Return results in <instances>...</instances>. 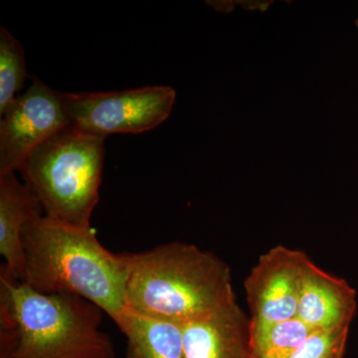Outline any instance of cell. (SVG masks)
<instances>
[{
  "label": "cell",
  "instance_id": "4fadbf2b",
  "mask_svg": "<svg viewBox=\"0 0 358 358\" xmlns=\"http://www.w3.org/2000/svg\"><path fill=\"white\" fill-rule=\"evenodd\" d=\"M27 78L22 45L0 27V115L17 98Z\"/></svg>",
  "mask_w": 358,
  "mask_h": 358
},
{
  "label": "cell",
  "instance_id": "277c9868",
  "mask_svg": "<svg viewBox=\"0 0 358 358\" xmlns=\"http://www.w3.org/2000/svg\"><path fill=\"white\" fill-rule=\"evenodd\" d=\"M105 140L69 126L37 148L20 173L45 215L91 227L102 182Z\"/></svg>",
  "mask_w": 358,
  "mask_h": 358
},
{
  "label": "cell",
  "instance_id": "52a82bcc",
  "mask_svg": "<svg viewBox=\"0 0 358 358\" xmlns=\"http://www.w3.org/2000/svg\"><path fill=\"white\" fill-rule=\"evenodd\" d=\"M310 261L305 252L282 245L260 257L244 282L250 334L296 319L303 275Z\"/></svg>",
  "mask_w": 358,
  "mask_h": 358
},
{
  "label": "cell",
  "instance_id": "7c38bea8",
  "mask_svg": "<svg viewBox=\"0 0 358 358\" xmlns=\"http://www.w3.org/2000/svg\"><path fill=\"white\" fill-rule=\"evenodd\" d=\"M313 331L296 317L250 334V358H289Z\"/></svg>",
  "mask_w": 358,
  "mask_h": 358
},
{
  "label": "cell",
  "instance_id": "ba28073f",
  "mask_svg": "<svg viewBox=\"0 0 358 358\" xmlns=\"http://www.w3.org/2000/svg\"><path fill=\"white\" fill-rule=\"evenodd\" d=\"M357 310V292L345 280L308 263L296 317L313 331L350 327Z\"/></svg>",
  "mask_w": 358,
  "mask_h": 358
},
{
  "label": "cell",
  "instance_id": "9c48e42d",
  "mask_svg": "<svg viewBox=\"0 0 358 358\" xmlns=\"http://www.w3.org/2000/svg\"><path fill=\"white\" fill-rule=\"evenodd\" d=\"M185 358H250V317L238 303L182 324Z\"/></svg>",
  "mask_w": 358,
  "mask_h": 358
},
{
  "label": "cell",
  "instance_id": "3957f363",
  "mask_svg": "<svg viewBox=\"0 0 358 358\" xmlns=\"http://www.w3.org/2000/svg\"><path fill=\"white\" fill-rule=\"evenodd\" d=\"M126 312L185 324L237 303L229 266L182 242L127 253Z\"/></svg>",
  "mask_w": 358,
  "mask_h": 358
},
{
  "label": "cell",
  "instance_id": "6da1fadb",
  "mask_svg": "<svg viewBox=\"0 0 358 358\" xmlns=\"http://www.w3.org/2000/svg\"><path fill=\"white\" fill-rule=\"evenodd\" d=\"M22 246V282L34 291L83 298L115 324L126 313V252L115 254L106 249L93 228L38 216L23 229Z\"/></svg>",
  "mask_w": 358,
  "mask_h": 358
},
{
  "label": "cell",
  "instance_id": "8992f818",
  "mask_svg": "<svg viewBox=\"0 0 358 358\" xmlns=\"http://www.w3.org/2000/svg\"><path fill=\"white\" fill-rule=\"evenodd\" d=\"M62 92L37 77L1 115L0 176L20 171L30 155L45 141L71 126Z\"/></svg>",
  "mask_w": 358,
  "mask_h": 358
},
{
  "label": "cell",
  "instance_id": "7a4b0ae2",
  "mask_svg": "<svg viewBox=\"0 0 358 358\" xmlns=\"http://www.w3.org/2000/svg\"><path fill=\"white\" fill-rule=\"evenodd\" d=\"M103 310L74 294L34 291L0 270V358H115Z\"/></svg>",
  "mask_w": 358,
  "mask_h": 358
},
{
  "label": "cell",
  "instance_id": "5b68a950",
  "mask_svg": "<svg viewBox=\"0 0 358 358\" xmlns=\"http://www.w3.org/2000/svg\"><path fill=\"white\" fill-rule=\"evenodd\" d=\"M176 99V90L164 85L63 94L71 126L103 138L157 128L171 115Z\"/></svg>",
  "mask_w": 358,
  "mask_h": 358
},
{
  "label": "cell",
  "instance_id": "8fae6325",
  "mask_svg": "<svg viewBox=\"0 0 358 358\" xmlns=\"http://www.w3.org/2000/svg\"><path fill=\"white\" fill-rule=\"evenodd\" d=\"M115 324L127 338L124 358H185L182 324L131 312Z\"/></svg>",
  "mask_w": 358,
  "mask_h": 358
},
{
  "label": "cell",
  "instance_id": "30bf717a",
  "mask_svg": "<svg viewBox=\"0 0 358 358\" xmlns=\"http://www.w3.org/2000/svg\"><path fill=\"white\" fill-rule=\"evenodd\" d=\"M42 212L38 199L15 173L0 176V255L4 260L0 270L21 282L24 274L23 229Z\"/></svg>",
  "mask_w": 358,
  "mask_h": 358
},
{
  "label": "cell",
  "instance_id": "9a60e30c",
  "mask_svg": "<svg viewBox=\"0 0 358 358\" xmlns=\"http://www.w3.org/2000/svg\"><path fill=\"white\" fill-rule=\"evenodd\" d=\"M357 27H358V20H357Z\"/></svg>",
  "mask_w": 358,
  "mask_h": 358
},
{
  "label": "cell",
  "instance_id": "5bb4252c",
  "mask_svg": "<svg viewBox=\"0 0 358 358\" xmlns=\"http://www.w3.org/2000/svg\"><path fill=\"white\" fill-rule=\"evenodd\" d=\"M350 327L315 331L289 358H343Z\"/></svg>",
  "mask_w": 358,
  "mask_h": 358
}]
</instances>
